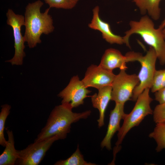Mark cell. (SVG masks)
Returning a JSON list of instances; mask_svg holds the SVG:
<instances>
[{
	"label": "cell",
	"instance_id": "cell-10",
	"mask_svg": "<svg viewBox=\"0 0 165 165\" xmlns=\"http://www.w3.org/2000/svg\"><path fill=\"white\" fill-rule=\"evenodd\" d=\"M116 75L104 68L99 65L92 64L87 68L82 81L87 88L92 87L98 90L104 86H110Z\"/></svg>",
	"mask_w": 165,
	"mask_h": 165
},
{
	"label": "cell",
	"instance_id": "cell-2",
	"mask_svg": "<svg viewBox=\"0 0 165 165\" xmlns=\"http://www.w3.org/2000/svg\"><path fill=\"white\" fill-rule=\"evenodd\" d=\"M43 2L38 0L29 3L25 8L24 13L25 31L24 37L29 47L32 48L41 42L40 38L42 34L48 35L54 28L53 20L49 14L50 8L44 13L40 12Z\"/></svg>",
	"mask_w": 165,
	"mask_h": 165
},
{
	"label": "cell",
	"instance_id": "cell-22",
	"mask_svg": "<svg viewBox=\"0 0 165 165\" xmlns=\"http://www.w3.org/2000/svg\"><path fill=\"white\" fill-rule=\"evenodd\" d=\"M153 115V120L156 123H165V103L157 105Z\"/></svg>",
	"mask_w": 165,
	"mask_h": 165
},
{
	"label": "cell",
	"instance_id": "cell-11",
	"mask_svg": "<svg viewBox=\"0 0 165 165\" xmlns=\"http://www.w3.org/2000/svg\"><path fill=\"white\" fill-rule=\"evenodd\" d=\"M124 104L116 103L114 108L111 111L106 134L101 143L102 148L105 147L108 150L111 149V140L115 133L120 129V121L124 119L126 114L124 111Z\"/></svg>",
	"mask_w": 165,
	"mask_h": 165
},
{
	"label": "cell",
	"instance_id": "cell-14",
	"mask_svg": "<svg viewBox=\"0 0 165 165\" xmlns=\"http://www.w3.org/2000/svg\"><path fill=\"white\" fill-rule=\"evenodd\" d=\"M112 87L111 85L104 86L98 90V93L91 96L94 108L97 109L99 112V117L97 121L98 127L105 124V113L108 105L111 100Z\"/></svg>",
	"mask_w": 165,
	"mask_h": 165
},
{
	"label": "cell",
	"instance_id": "cell-18",
	"mask_svg": "<svg viewBox=\"0 0 165 165\" xmlns=\"http://www.w3.org/2000/svg\"><path fill=\"white\" fill-rule=\"evenodd\" d=\"M55 165H95V163L88 162L85 160L79 148V145L75 151L68 158L56 162Z\"/></svg>",
	"mask_w": 165,
	"mask_h": 165
},
{
	"label": "cell",
	"instance_id": "cell-25",
	"mask_svg": "<svg viewBox=\"0 0 165 165\" xmlns=\"http://www.w3.org/2000/svg\"><path fill=\"white\" fill-rule=\"evenodd\" d=\"M165 87V77H164V79L163 82V83L162 84L161 88H162L163 87Z\"/></svg>",
	"mask_w": 165,
	"mask_h": 165
},
{
	"label": "cell",
	"instance_id": "cell-9",
	"mask_svg": "<svg viewBox=\"0 0 165 165\" xmlns=\"http://www.w3.org/2000/svg\"><path fill=\"white\" fill-rule=\"evenodd\" d=\"M91 92L77 75L72 78L68 85L58 96L62 99L61 103H69L73 108L83 105L84 99L91 97L87 95Z\"/></svg>",
	"mask_w": 165,
	"mask_h": 165
},
{
	"label": "cell",
	"instance_id": "cell-4",
	"mask_svg": "<svg viewBox=\"0 0 165 165\" xmlns=\"http://www.w3.org/2000/svg\"><path fill=\"white\" fill-rule=\"evenodd\" d=\"M150 89H145L140 94L132 111L129 114H126L123 125L118 131L114 155L119 151V147L128 131L133 127L138 126L146 116L153 114V111L150 106L153 99L149 95Z\"/></svg>",
	"mask_w": 165,
	"mask_h": 165
},
{
	"label": "cell",
	"instance_id": "cell-1",
	"mask_svg": "<svg viewBox=\"0 0 165 165\" xmlns=\"http://www.w3.org/2000/svg\"><path fill=\"white\" fill-rule=\"evenodd\" d=\"M69 103H61L56 106L51 112L45 126L42 129L34 141L36 142L59 135L62 139L65 138L70 132L71 125L81 119L90 116V110L81 113L74 112Z\"/></svg>",
	"mask_w": 165,
	"mask_h": 165
},
{
	"label": "cell",
	"instance_id": "cell-26",
	"mask_svg": "<svg viewBox=\"0 0 165 165\" xmlns=\"http://www.w3.org/2000/svg\"><path fill=\"white\" fill-rule=\"evenodd\" d=\"M162 31L164 37L165 39V27L163 29Z\"/></svg>",
	"mask_w": 165,
	"mask_h": 165
},
{
	"label": "cell",
	"instance_id": "cell-23",
	"mask_svg": "<svg viewBox=\"0 0 165 165\" xmlns=\"http://www.w3.org/2000/svg\"><path fill=\"white\" fill-rule=\"evenodd\" d=\"M155 99L159 103L162 104L165 103V87L161 88L156 92Z\"/></svg>",
	"mask_w": 165,
	"mask_h": 165
},
{
	"label": "cell",
	"instance_id": "cell-19",
	"mask_svg": "<svg viewBox=\"0 0 165 165\" xmlns=\"http://www.w3.org/2000/svg\"><path fill=\"white\" fill-rule=\"evenodd\" d=\"M2 107L0 113V145L5 147L7 141L6 140L4 135L5 125L6 119L9 115L11 106L6 104L1 106Z\"/></svg>",
	"mask_w": 165,
	"mask_h": 165
},
{
	"label": "cell",
	"instance_id": "cell-13",
	"mask_svg": "<svg viewBox=\"0 0 165 165\" xmlns=\"http://www.w3.org/2000/svg\"><path fill=\"white\" fill-rule=\"evenodd\" d=\"M129 62L126 55L124 56L118 50L111 48L105 51L99 65L104 68L110 71L116 68H119L120 70H126L127 68L126 64Z\"/></svg>",
	"mask_w": 165,
	"mask_h": 165
},
{
	"label": "cell",
	"instance_id": "cell-7",
	"mask_svg": "<svg viewBox=\"0 0 165 165\" xmlns=\"http://www.w3.org/2000/svg\"><path fill=\"white\" fill-rule=\"evenodd\" d=\"M126 70H120L112 83L111 100L124 104L132 97L134 90L139 82L138 75L128 74Z\"/></svg>",
	"mask_w": 165,
	"mask_h": 165
},
{
	"label": "cell",
	"instance_id": "cell-3",
	"mask_svg": "<svg viewBox=\"0 0 165 165\" xmlns=\"http://www.w3.org/2000/svg\"><path fill=\"white\" fill-rule=\"evenodd\" d=\"M130 28L123 37L124 43L130 47L129 38L133 34L139 35L144 41L155 50L160 64H165V39L162 29L156 28L154 23L147 15L142 16L138 21L131 20Z\"/></svg>",
	"mask_w": 165,
	"mask_h": 165
},
{
	"label": "cell",
	"instance_id": "cell-15",
	"mask_svg": "<svg viewBox=\"0 0 165 165\" xmlns=\"http://www.w3.org/2000/svg\"><path fill=\"white\" fill-rule=\"evenodd\" d=\"M8 137L4 150L0 156V165H14L18 157L17 150L14 146V139L12 130H7Z\"/></svg>",
	"mask_w": 165,
	"mask_h": 165
},
{
	"label": "cell",
	"instance_id": "cell-27",
	"mask_svg": "<svg viewBox=\"0 0 165 165\" xmlns=\"http://www.w3.org/2000/svg\"></svg>",
	"mask_w": 165,
	"mask_h": 165
},
{
	"label": "cell",
	"instance_id": "cell-6",
	"mask_svg": "<svg viewBox=\"0 0 165 165\" xmlns=\"http://www.w3.org/2000/svg\"><path fill=\"white\" fill-rule=\"evenodd\" d=\"M60 139H62L61 136L55 135L42 140L34 141L25 149L17 150L18 157L15 164L38 165L53 143Z\"/></svg>",
	"mask_w": 165,
	"mask_h": 165
},
{
	"label": "cell",
	"instance_id": "cell-16",
	"mask_svg": "<svg viewBox=\"0 0 165 165\" xmlns=\"http://www.w3.org/2000/svg\"><path fill=\"white\" fill-rule=\"evenodd\" d=\"M161 0H133L139 8L141 14L147 13L154 20H158L160 17L161 9L160 3Z\"/></svg>",
	"mask_w": 165,
	"mask_h": 165
},
{
	"label": "cell",
	"instance_id": "cell-21",
	"mask_svg": "<svg viewBox=\"0 0 165 165\" xmlns=\"http://www.w3.org/2000/svg\"><path fill=\"white\" fill-rule=\"evenodd\" d=\"M165 76V69L156 70L151 88L152 93H155L161 88Z\"/></svg>",
	"mask_w": 165,
	"mask_h": 165
},
{
	"label": "cell",
	"instance_id": "cell-24",
	"mask_svg": "<svg viewBox=\"0 0 165 165\" xmlns=\"http://www.w3.org/2000/svg\"><path fill=\"white\" fill-rule=\"evenodd\" d=\"M165 27V18L162 21L159 26V28L163 29Z\"/></svg>",
	"mask_w": 165,
	"mask_h": 165
},
{
	"label": "cell",
	"instance_id": "cell-12",
	"mask_svg": "<svg viewBox=\"0 0 165 165\" xmlns=\"http://www.w3.org/2000/svg\"><path fill=\"white\" fill-rule=\"evenodd\" d=\"M99 8L95 6L93 9V16L89 27L92 29L98 30L102 33L103 38L108 42L111 44L121 45L124 43L123 37L114 34L111 30L109 24L102 20L99 16Z\"/></svg>",
	"mask_w": 165,
	"mask_h": 165
},
{
	"label": "cell",
	"instance_id": "cell-5",
	"mask_svg": "<svg viewBox=\"0 0 165 165\" xmlns=\"http://www.w3.org/2000/svg\"><path fill=\"white\" fill-rule=\"evenodd\" d=\"M157 57L154 49L150 47L144 56L138 53L135 61L140 62L141 68L138 75L139 82L134 88L132 100L136 101L138 96L146 88L151 89L156 70V64Z\"/></svg>",
	"mask_w": 165,
	"mask_h": 165
},
{
	"label": "cell",
	"instance_id": "cell-17",
	"mask_svg": "<svg viewBox=\"0 0 165 165\" xmlns=\"http://www.w3.org/2000/svg\"><path fill=\"white\" fill-rule=\"evenodd\" d=\"M149 137L156 141L157 144L156 149L157 152H160L163 149L165 150V123H156Z\"/></svg>",
	"mask_w": 165,
	"mask_h": 165
},
{
	"label": "cell",
	"instance_id": "cell-8",
	"mask_svg": "<svg viewBox=\"0 0 165 165\" xmlns=\"http://www.w3.org/2000/svg\"><path fill=\"white\" fill-rule=\"evenodd\" d=\"M6 23L12 28L14 39L15 53L11 59L6 61L13 65H21L23 59L26 56L24 51L25 42L24 36L21 33V27L25 24L24 16L21 15L16 14L11 9H9L6 13Z\"/></svg>",
	"mask_w": 165,
	"mask_h": 165
},
{
	"label": "cell",
	"instance_id": "cell-20",
	"mask_svg": "<svg viewBox=\"0 0 165 165\" xmlns=\"http://www.w3.org/2000/svg\"><path fill=\"white\" fill-rule=\"evenodd\" d=\"M49 7L70 9L74 8L79 0H44Z\"/></svg>",
	"mask_w": 165,
	"mask_h": 165
}]
</instances>
